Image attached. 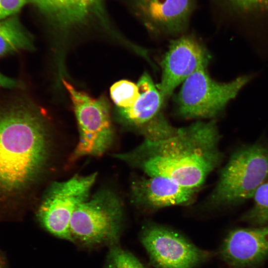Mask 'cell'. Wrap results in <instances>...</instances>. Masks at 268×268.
<instances>
[{
    "instance_id": "cell-14",
    "label": "cell",
    "mask_w": 268,
    "mask_h": 268,
    "mask_svg": "<svg viewBox=\"0 0 268 268\" xmlns=\"http://www.w3.org/2000/svg\"><path fill=\"white\" fill-rule=\"evenodd\" d=\"M137 85L139 96L131 108H117L120 121L140 134L145 139L154 138L163 116L159 111L163 100L150 75L141 76Z\"/></svg>"
},
{
    "instance_id": "cell-2",
    "label": "cell",
    "mask_w": 268,
    "mask_h": 268,
    "mask_svg": "<svg viewBox=\"0 0 268 268\" xmlns=\"http://www.w3.org/2000/svg\"><path fill=\"white\" fill-rule=\"evenodd\" d=\"M50 156L43 117L18 104L0 109V208L14 207L38 180Z\"/></svg>"
},
{
    "instance_id": "cell-4",
    "label": "cell",
    "mask_w": 268,
    "mask_h": 268,
    "mask_svg": "<svg viewBox=\"0 0 268 268\" xmlns=\"http://www.w3.org/2000/svg\"><path fill=\"white\" fill-rule=\"evenodd\" d=\"M120 198L113 191L103 189L80 203L70 222L72 241L84 246L117 244L124 218Z\"/></svg>"
},
{
    "instance_id": "cell-7",
    "label": "cell",
    "mask_w": 268,
    "mask_h": 268,
    "mask_svg": "<svg viewBox=\"0 0 268 268\" xmlns=\"http://www.w3.org/2000/svg\"><path fill=\"white\" fill-rule=\"evenodd\" d=\"M97 174L75 175L66 181L52 184L37 211L38 219L48 232L72 241L70 222L76 207L89 198Z\"/></svg>"
},
{
    "instance_id": "cell-11",
    "label": "cell",
    "mask_w": 268,
    "mask_h": 268,
    "mask_svg": "<svg viewBox=\"0 0 268 268\" xmlns=\"http://www.w3.org/2000/svg\"><path fill=\"white\" fill-rule=\"evenodd\" d=\"M47 23L57 30L97 23L110 29L105 0H30Z\"/></svg>"
},
{
    "instance_id": "cell-20",
    "label": "cell",
    "mask_w": 268,
    "mask_h": 268,
    "mask_svg": "<svg viewBox=\"0 0 268 268\" xmlns=\"http://www.w3.org/2000/svg\"><path fill=\"white\" fill-rule=\"evenodd\" d=\"M30 0H0V21L15 15Z\"/></svg>"
},
{
    "instance_id": "cell-12",
    "label": "cell",
    "mask_w": 268,
    "mask_h": 268,
    "mask_svg": "<svg viewBox=\"0 0 268 268\" xmlns=\"http://www.w3.org/2000/svg\"><path fill=\"white\" fill-rule=\"evenodd\" d=\"M199 190L183 186L166 177L143 174L133 178L129 196L135 207L151 212L170 206L191 204Z\"/></svg>"
},
{
    "instance_id": "cell-1",
    "label": "cell",
    "mask_w": 268,
    "mask_h": 268,
    "mask_svg": "<svg viewBox=\"0 0 268 268\" xmlns=\"http://www.w3.org/2000/svg\"><path fill=\"white\" fill-rule=\"evenodd\" d=\"M220 138L215 120L197 121L177 128L165 138L144 139L133 149L113 156L144 175L166 177L183 186L200 190L223 161Z\"/></svg>"
},
{
    "instance_id": "cell-9",
    "label": "cell",
    "mask_w": 268,
    "mask_h": 268,
    "mask_svg": "<svg viewBox=\"0 0 268 268\" xmlns=\"http://www.w3.org/2000/svg\"><path fill=\"white\" fill-rule=\"evenodd\" d=\"M130 13L154 34L186 31L198 8L197 0H125Z\"/></svg>"
},
{
    "instance_id": "cell-17",
    "label": "cell",
    "mask_w": 268,
    "mask_h": 268,
    "mask_svg": "<svg viewBox=\"0 0 268 268\" xmlns=\"http://www.w3.org/2000/svg\"><path fill=\"white\" fill-rule=\"evenodd\" d=\"M254 204L240 220L254 227L268 225V180L262 184L253 197Z\"/></svg>"
},
{
    "instance_id": "cell-3",
    "label": "cell",
    "mask_w": 268,
    "mask_h": 268,
    "mask_svg": "<svg viewBox=\"0 0 268 268\" xmlns=\"http://www.w3.org/2000/svg\"><path fill=\"white\" fill-rule=\"evenodd\" d=\"M268 180V144L258 142L231 155L216 183L203 203L207 210L236 206L253 198Z\"/></svg>"
},
{
    "instance_id": "cell-16",
    "label": "cell",
    "mask_w": 268,
    "mask_h": 268,
    "mask_svg": "<svg viewBox=\"0 0 268 268\" xmlns=\"http://www.w3.org/2000/svg\"><path fill=\"white\" fill-rule=\"evenodd\" d=\"M33 47L32 39L16 15L0 21V57Z\"/></svg>"
},
{
    "instance_id": "cell-13",
    "label": "cell",
    "mask_w": 268,
    "mask_h": 268,
    "mask_svg": "<svg viewBox=\"0 0 268 268\" xmlns=\"http://www.w3.org/2000/svg\"><path fill=\"white\" fill-rule=\"evenodd\" d=\"M219 253L230 268H256L268 257V225L231 230Z\"/></svg>"
},
{
    "instance_id": "cell-10",
    "label": "cell",
    "mask_w": 268,
    "mask_h": 268,
    "mask_svg": "<svg viewBox=\"0 0 268 268\" xmlns=\"http://www.w3.org/2000/svg\"><path fill=\"white\" fill-rule=\"evenodd\" d=\"M209 59L207 51L193 35L171 41L161 63V81L156 86L163 101L199 67L207 66Z\"/></svg>"
},
{
    "instance_id": "cell-6",
    "label": "cell",
    "mask_w": 268,
    "mask_h": 268,
    "mask_svg": "<svg viewBox=\"0 0 268 268\" xmlns=\"http://www.w3.org/2000/svg\"><path fill=\"white\" fill-rule=\"evenodd\" d=\"M62 81L70 95L79 132V141L70 160L102 155L111 146L114 138L108 100L103 96L93 98L66 80L63 79Z\"/></svg>"
},
{
    "instance_id": "cell-8",
    "label": "cell",
    "mask_w": 268,
    "mask_h": 268,
    "mask_svg": "<svg viewBox=\"0 0 268 268\" xmlns=\"http://www.w3.org/2000/svg\"><path fill=\"white\" fill-rule=\"evenodd\" d=\"M140 238L157 268H195L212 256L178 232L154 222L144 224Z\"/></svg>"
},
{
    "instance_id": "cell-22",
    "label": "cell",
    "mask_w": 268,
    "mask_h": 268,
    "mask_svg": "<svg viewBox=\"0 0 268 268\" xmlns=\"http://www.w3.org/2000/svg\"><path fill=\"white\" fill-rule=\"evenodd\" d=\"M0 268H2L1 267V266H0Z\"/></svg>"
},
{
    "instance_id": "cell-18",
    "label": "cell",
    "mask_w": 268,
    "mask_h": 268,
    "mask_svg": "<svg viewBox=\"0 0 268 268\" xmlns=\"http://www.w3.org/2000/svg\"><path fill=\"white\" fill-rule=\"evenodd\" d=\"M110 95L117 108L126 109L134 106L139 96V91L137 84L121 80L111 87Z\"/></svg>"
},
{
    "instance_id": "cell-19",
    "label": "cell",
    "mask_w": 268,
    "mask_h": 268,
    "mask_svg": "<svg viewBox=\"0 0 268 268\" xmlns=\"http://www.w3.org/2000/svg\"><path fill=\"white\" fill-rule=\"evenodd\" d=\"M106 268H147L134 255L117 244L108 256Z\"/></svg>"
},
{
    "instance_id": "cell-21",
    "label": "cell",
    "mask_w": 268,
    "mask_h": 268,
    "mask_svg": "<svg viewBox=\"0 0 268 268\" xmlns=\"http://www.w3.org/2000/svg\"><path fill=\"white\" fill-rule=\"evenodd\" d=\"M18 82L0 72V88H14L19 86Z\"/></svg>"
},
{
    "instance_id": "cell-15",
    "label": "cell",
    "mask_w": 268,
    "mask_h": 268,
    "mask_svg": "<svg viewBox=\"0 0 268 268\" xmlns=\"http://www.w3.org/2000/svg\"><path fill=\"white\" fill-rule=\"evenodd\" d=\"M219 23L240 32L268 35V0H208Z\"/></svg>"
},
{
    "instance_id": "cell-5",
    "label": "cell",
    "mask_w": 268,
    "mask_h": 268,
    "mask_svg": "<svg viewBox=\"0 0 268 268\" xmlns=\"http://www.w3.org/2000/svg\"><path fill=\"white\" fill-rule=\"evenodd\" d=\"M253 77L252 74L243 75L220 82L209 76L206 66H201L182 83L176 100L177 113L186 119H213Z\"/></svg>"
}]
</instances>
